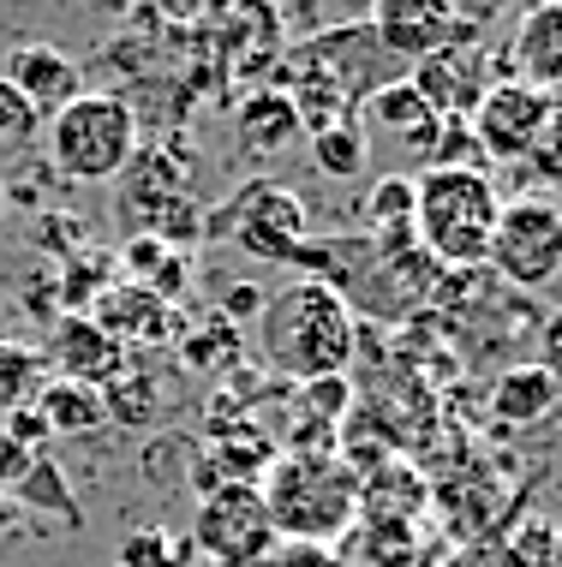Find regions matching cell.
I'll use <instances>...</instances> for the list:
<instances>
[{
    "mask_svg": "<svg viewBox=\"0 0 562 567\" xmlns=\"http://www.w3.org/2000/svg\"><path fill=\"white\" fill-rule=\"evenodd\" d=\"M49 359H54V377L84 382V389H109V382L132 364L126 347H120L109 329H96L90 317H67V311H60V323H54Z\"/></svg>",
    "mask_w": 562,
    "mask_h": 567,
    "instance_id": "cell-15",
    "label": "cell"
},
{
    "mask_svg": "<svg viewBox=\"0 0 562 567\" xmlns=\"http://www.w3.org/2000/svg\"><path fill=\"white\" fill-rule=\"evenodd\" d=\"M276 538L336 544L359 519V472L336 449H282L257 478Z\"/></svg>",
    "mask_w": 562,
    "mask_h": 567,
    "instance_id": "cell-3",
    "label": "cell"
},
{
    "mask_svg": "<svg viewBox=\"0 0 562 567\" xmlns=\"http://www.w3.org/2000/svg\"><path fill=\"white\" fill-rule=\"evenodd\" d=\"M114 567H192V544L174 538V532L150 526V532H132L126 544H120Z\"/></svg>",
    "mask_w": 562,
    "mask_h": 567,
    "instance_id": "cell-25",
    "label": "cell"
},
{
    "mask_svg": "<svg viewBox=\"0 0 562 567\" xmlns=\"http://www.w3.org/2000/svg\"><path fill=\"white\" fill-rule=\"evenodd\" d=\"M509 79L562 102V0H539V7L521 12V24L509 37Z\"/></svg>",
    "mask_w": 562,
    "mask_h": 567,
    "instance_id": "cell-14",
    "label": "cell"
},
{
    "mask_svg": "<svg viewBox=\"0 0 562 567\" xmlns=\"http://www.w3.org/2000/svg\"><path fill=\"white\" fill-rule=\"evenodd\" d=\"M60 264H67V275H60V305H67V317H84L90 305L114 287V257L109 251H67Z\"/></svg>",
    "mask_w": 562,
    "mask_h": 567,
    "instance_id": "cell-24",
    "label": "cell"
},
{
    "mask_svg": "<svg viewBox=\"0 0 562 567\" xmlns=\"http://www.w3.org/2000/svg\"><path fill=\"white\" fill-rule=\"evenodd\" d=\"M90 323L96 329H109L120 347H162L168 341V329H174V305H162L156 293H144V287H109L96 305H90Z\"/></svg>",
    "mask_w": 562,
    "mask_h": 567,
    "instance_id": "cell-16",
    "label": "cell"
},
{
    "mask_svg": "<svg viewBox=\"0 0 562 567\" xmlns=\"http://www.w3.org/2000/svg\"><path fill=\"white\" fill-rule=\"evenodd\" d=\"M371 37L384 42L395 66H419V60L454 49V42L479 37V24H467L454 12V0H371Z\"/></svg>",
    "mask_w": 562,
    "mask_h": 567,
    "instance_id": "cell-10",
    "label": "cell"
},
{
    "mask_svg": "<svg viewBox=\"0 0 562 567\" xmlns=\"http://www.w3.org/2000/svg\"><path fill=\"white\" fill-rule=\"evenodd\" d=\"M551 120H556V102L544 96V90L521 84V79H497L479 96V109L467 114V132H473L484 162L527 167V156H533L544 144V132H551Z\"/></svg>",
    "mask_w": 562,
    "mask_h": 567,
    "instance_id": "cell-9",
    "label": "cell"
},
{
    "mask_svg": "<svg viewBox=\"0 0 562 567\" xmlns=\"http://www.w3.org/2000/svg\"><path fill=\"white\" fill-rule=\"evenodd\" d=\"M0 79H7L19 96L37 109L42 120L49 114H60L67 102H79L84 96V66L72 54H60V49H49V42H19L7 60H0Z\"/></svg>",
    "mask_w": 562,
    "mask_h": 567,
    "instance_id": "cell-13",
    "label": "cell"
},
{
    "mask_svg": "<svg viewBox=\"0 0 562 567\" xmlns=\"http://www.w3.org/2000/svg\"><path fill=\"white\" fill-rule=\"evenodd\" d=\"M37 132H42V114L0 79V156H24L37 144Z\"/></svg>",
    "mask_w": 562,
    "mask_h": 567,
    "instance_id": "cell-26",
    "label": "cell"
},
{
    "mask_svg": "<svg viewBox=\"0 0 562 567\" xmlns=\"http://www.w3.org/2000/svg\"><path fill=\"white\" fill-rule=\"evenodd\" d=\"M359 347V323H354V299L341 287L299 275L282 293L264 299L257 311V352L264 364L287 382H317V377H347Z\"/></svg>",
    "mask_w": 562,
    "mask_h": 567,
    "instance_id": "cell-2",
    "label": "cell"
},
{
    "mask_svg": "<svg viewBox=\"0 0 562 567\" xmlns=\"http://www.w3.org/2000/svg\"><path fill=\"white\" fill-rule=\"evenodd\" d=\"M503 7H509V0H454V12H461L467 24H479V30L491 24L497 12H503Z\"/></svg>",
    "mask_w": 562,
    "mask_h": 567,
    "instance_id": "cell-32",
    "label": "cell"
},
{
    "mask_svg": "<svg viewBox=\"0 0 562 567\" xmlns=\"http://www.w3.org/2000/svg\"><path fill=\"white\" fill-rule=\"evenodd\" d=\"M389 79H407L401 66L384 54V42L371 37V24H336V30H317L299 49L282 54V96L294 102L299 126L324 132L336 120H354L359 102L371 90H384Z\"/></svg>",
    "mask_w": 562,
    "mask_h": 567,
    "instance_id": "cell-1",
    "label": "cell"
},
{
    "mask_svg": "<svg viewBox=\"0 0 562 567\" xmlns=\"http://www.w3.org/2000/svg\"><path fill=\"white\" fill-rule=\"evenodd\" d=\"M0 502H19V508H30V514H54L60 526H84V508L72 502V484H67V472H60L54 454H37V460H30L24 478L12 484Z\"/></svg>",
    "mask_w": 562,
    "mask_h": 567,
    "instance_id": "cell-21",
    "label": "cell"
},
{
    "mask_svg": "<svg viewBox=\"0 0 562 567\" xmlns=\"http://www.w3.org/2000/svg\"><path fill=\"white\" fill-rule=\"evenodd\" d=\"M126 192H120V209L126 216H139V227L150 234L156 216L174 204V197H186V174H180V162H168L162 150H139V156L126 162Z\"/></svg>",
    "mask_w": 562,
    "mask_h": 567,
    "instance_id": "cell-18",
    "label": "cell"
},
{
    "mask_svg": "<svg viewBox=\"0 0 562 567\" xmlns=\"http://www.w3.org/2000/svg\"><path fill=\"white\" fill-rule=\"evenodd\" d=\"M359 126H366V137H395V150H407L413 162H431L437 137H443V114L431 109V102L419 96L407 79H389L384 90H371L366 102H359Z\"/></svg>",
    "mask_w": 562,
    "mask_h": 567,
    "instance_id": "cell-12",
    "label": "cell"
},
{
    "mask_svg": "<svg viewBox=\"0 0 562 567\" xmlns=\"http://www.w3.org/2000/svg\"><path fill=\"white\" fill-rule=\"evenodd\" d=\"M257 567H341V556L329 544H294V538H276L269 544V556Z\"/></svg>",
    "mask_w": 562,
    "mask_h": 567,
    "instance_id": "cell-28",
    "label": "cell"
},
{
    "mask_svg": "<svg viewBox=\"0 0 562 567\" xmlns=\"http://www.w3.org/2000/svg\"><path fill=\"white\" fill-rule=\"evenodd\" d=\"M556 401H562V389L539 371V364H509V371L491 382V412L503 424H539L544 412H556Z\"/></svg>",
    "mask_w": 562,
    "mask_h": 567,
    "instance_id": "cell-20",
    "label": "cell"
},
{
    "mask_svg": "<svg viewBox=\"0 0 562 567\" xmlns=\"http://www.w3.org/2000/svg\"><path fill=\"white\" fill-rule=\"evenodd\" d=\"M7 197H12V192H7V179H0V209H7Z\"/></svg>",
    "mask_w": 562,
    "mask_h": 567,
    "instance_id": "cell-34",
    "label": "cell"
},
{
    "mask_svg": "<svg viewBox=\"0 0 562 567\" xmlns=\"http://www.w3.org/2000/svg\"><path fill=\"white\" fill-rule=\"evenodd\" d=\"M210 567H257V561H210Z\"/></svg>",
    "mask_w": 562,
    "mask_h": 567,
    "instance_id": "cell-33",
    "label": "cell"
},
{
    "mask_svg": "<svg viewBox=\"0 0 562 567\" xmlns=\"http://www.w3.org/2000/svg\"><path fill=\"white\" fill-rule=\"evenodd\" d=\"M484 264L497 269V281L521 287V293H539L562 275V204L556 197H503V216H497L491 251Z\"/></svg>",
    "mask_w": 562,
    "mask_h": 567,
    "instance_id": "cell-7",
    "label": "cell"
},
{
    "mask_svg": "<svg viewBox=\"0 0 562 567\" xmlns=\"http://www.w3.org/2000/svg\"><path fill=\"white\" fill-rule=\"evenodd\" d=\"M192 556L210 561H264L269 544H276V526H269V508L257 496V484H216L197 496L192 508Z\"/></svg>",
    "mask_w": 562,
    "mask_h": 567,
    "instance_id": "cell-8",
    "label": "cell"
},
{
    "mask_svg": "<svg viewBox=\"0 0 562 567\" xmlns=\"http://www.w3.org/2000/svg\"><path fill=\"white\" fill-rule=\"evenodd\" d=\"M30 406L42 412V424H49V436H90L109 424V412H102V389H84V382H37V394H30Z\"/></svg>",
    "mask_w": 562,
    "mask_h": 567,
    "instance_id": "cell-19",
    "label": "cell"
},
{
    "mask_svg": "<svg viewBox=\"0 0 562 567\" xmlns=\"http://www.w3.org/2000/svg\"><path fill=\"white\" fill-rule=\"evenodd\" d=\"M497 216H503V192L491 167H425L413 179V245L437 269H479Z\"/></svg>",
    "mask_w": 562,
    "mask_h": 567,
    "instance_id": "cell-4",
    "label": "cell"
},
{
    "mask_svg": "<svg viewBox=\"0 0 562 567\" xmlns=\"http://www.w3.org/2000/svg\"><path fill=\"white\" fill-rule=\"evenodd\" d=\"M306 144H311V167L324 179H359L371 162V137L359 120H336L324 132H306Z\"/></svg>",
    "mask_w": 562,
    "mask_h": 567,
    "instance_id": "cell-23",
    "label": "cell"
},
{
    "mask_svg": "<svg viewBox=\"0 0 562 567\" xmlns=\"http://www.w3.org/2000/svg\"><path fill=\"white\" fill-rule=\"evenodd\" d=\"M42 126H49V167L72 186H109L144 150L139 109L126 96H109V90H84L79 102H67Z\"/></svg>",
    "mask_w": 562,
    "mask_h": 567,
    "instance_id": "cell-5",
    "label": "cell"
},
{
    "mask_svg": "<svg viewBox=\"0 0 562 567\" xmlns=\"http://www.w3.org/2000/svg\"><path fill=\"white\" fill-rule=\"evenodd\" d=\"M359 209H366V227L389 245V251H395V245H401V251L413 245V179H407V174H384L366 192V204H359Z\"/></svg>",
    "mask_w": 562,
    "mask_h": 567,
    "instance_id": "cell-22",
    "label": "cell"
},
{
    "mask_svg": "<svg viewBox=\"0 0 562 567\" xmlns=\"http://www.w3.org/2000/svg\"><path fill=\"white\" fill-rule=\"evenodd\" d=\"M234 137H239V150H252V156H282L287 144H299V137H306V126H299L294 102L269 84V90H252V96L239 102Z\"/></svg>",
    "mask_w": 562,
    "mask_h": 567,
    "instance_id": "cell-17",
    "label": "cell"
},
{
    "mask_svg": "<svg viewBox=\"0 0 562 567\" xmlns=\"http://www.w3.org/2000/svg\"><path fill=\"white\" fill-rule=\"evenodd\" d=\"M527 167H539V179L562 186V102H556V120H551V132H544V144L527 156Z\"/></svg>",
    "mask_w": 562,
    "mask_h": 567,
    "instance_id": "cell-29",
    "label": "cell"
},
{
    "mask_svg": "<svg viewBox=\"0 0 562 567\" xmlns=\"http://www.w3.org/2000/svg\"><path fill=\"white\" fill-rule=\"evenodd\" d=\"M533 364L562 389V311H551V317L539 323V359H533Z\"/></svg>",
    "mask_w": 562,
    "mask_h": 567,
    "instance_id": "cell-30",
    "label": "cell"
},
{
    "mask_svg": "<svg viewBox=\"0 0 562 567\" xmlns=\"http://www.w3.org/2000/svg\"><path fill=\"white\" fill-rule=\"evenodd\" d=\"M37 382H42V359H37V352L0 341V412L30 401V394H37Z\"/></svg>",
    "mask_w": 562,
    "mask_h": 567,
    "instance_id": "cell-27",
    "label": "cell"
},
{
    "mask_svg": "<svg viewBox=\"0 0 562 567\" xmlns=\"http://www.w3.org/2000/svg\"><path fill=\"white\" fill-rule=\"evenodd\" d=\"M491 72L497 66H491V49H484V30H479V37H467V42H454V49L419 60V66H407V84H413L443 120H467L479 109L484 90L497 84Z\"/></svg>",
    "mask_w": 562,
    "mask_h": 567,
    "instance_id": "cell-11",
    "label": "cell"
},
{
    "mask_svg": "<svg viewBox=\"0 0 562 567\" xmlns=\"http://www.w3.org/2000/svg\"><path fill=\"white\" fill-rule=\"evenodd\" d=\"M204 239H234L257 264H294L311 239V216L306 197L287 192L282 179H246L234 197L222 204V216L204 221Z\"/></svg>",
    "mask_w": 562,
    "mask_h": 567,
    "instance_id": "cell-6",
    "label": "cell"
},
{
    "mask_svg": "<svg viewBox=\"0 0 562 567\" xmlns=\"http://www.w3.org/2000/svg\"><path fill=\"white\" fill-rule=\"evenodd\" d=\"M257 311H264V293H257V287H227V293H222V317H227V323H257Z\"/></svg>",
    "mask_w": 562,
    "mask_h": 567,
    "instance_id": "cell-31",
    "label": "cell"
}]
</instances>
